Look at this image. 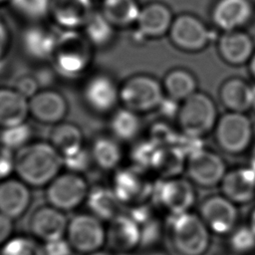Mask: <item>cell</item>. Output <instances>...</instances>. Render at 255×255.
I'll use <instances>...</instances> for the list:
<instances>
[{
	"label": "cell",
	"instance_id": "5bb4252c",
	"mask_svg": "<svg viewBox=\"0 0 255 255\" xmlns=\"http://www.w3.org/2000/svg\"><path fill=\"white\" fill-rule=\"evenodd\" d=\"M68 222L65 212L47 203L33 210L28 227L34 238L42 243H47L64 238Z\"/></svg>",
	"mask_w": 255,
	"mask_h": 255
},
{
	"label": "cell",
	"instance_id": "4316f807",
	"mask_svg": "<svg viewBox=\"0 0 255 255\" xmlns=\"http://www.w3.org/2000/svg\"><path fill=\"white\" fill-rule=\"evenodd\" d=\"M93 162L105 171L118 169L124 158V151L120 140L113 135H100L96 137L90 147Z\"/></svg>",
	"mask_w": 255,
	"mask_h": 255
},
{
	"label": "cell",
	"instance_id": "44dd1931",
	"mask_svg": "<svg viewBox=\"0 0 255 255\" xmlns=\"http://www.w3.org/2000/svg\"><path fill=\"white\" fill-rule=\"evenodd\" d=\"M32 202L31 187L18 177L0 181V212L16 220L23 216Z\"/></svg>",
	"mask_w": 255,
	"mask_h": 255
},
{
	"label": "cell",
	"instance_id": "2e32d148",
	"mask_svg": "<svg viewBox=\"0 0 255 255\" xmlns=\"http://www.w3.org/2000/svg\"><path fill=\"white\" fill-rule=\"evenodd\" d=\"M106 244L114 253L128 254L134 251L141 244L139 223L131 215H118L109 221Z\"/></svg>",
	"mask_w": 255,
	"mask_h": 255
},
{
	"label": "cell",
	"instance_id": "8992f818",
	"mask_svg": "<svg viewBox=\"0 0 255 255\" xmlns=\"http://www.w3.org/2000/svg\"><path fill=\"white\" fill-rule=\"evenodd\" d=\"M65 238L74 252L88 255L106 245L107 226L91 212L78 213L69 220Z\"/></svg>",
	"mask_w": 255,
	"mask_h": 255
},
{
	"label": "cell",
	"instance_id": "f1b7e54d",
	"mask_svg": "<svg viewBox=\"0 0 255 255\" xmlns=\"http://www.w3.org/2000/svg\"><path fill=\"white\" fill-rule=\"evenodd\" d=\"M141 115L125 108L119 107L111 114L110 130L112 135L120 141H130L135 139L142 128Z\"/></svg>",
	"mask_w": 255,
	"mask_h": 255
},
{
	"label": "cell",
	"instance_id": "ba28073f",
	"mask_svg": "<svg viewBox=\"0 0 255 255\" xmlns=\"http://www.w3.org/2000/svg\"><path fill=\"white\" fill-rule=\"evenodd\" d=\"M218 146L230 154L244 152L253 139V125L243 113L227 112L218 118L213 129Z\"/></svg>",
	"mask_w": 255,
	"mask_h": 255
},
{
	"label": "cell",
	"instance_id": "4dcf8cb0",
	"mask_svg": "<svg viewBox=\"0 0 255 255\" xmlns=\"http://www.w3.org/2000/svg\"><path fill=\"white\" fill-rule=\"evenodd\" d=\"M140 8L136 0H104L101 12L117 28H133Z\"/></svg>",
	"mask_w": 255,
	"mask_h": 255
},
{
	"label": "cell",
	"instance_id": "6da1fadb",
	"mask_svg": "<svg viewBox=\"0 0 255 255\" xmlns=\"http://www.w3.org/2000/svg\"><path fill=\"white\" fill-rule=\"evenodd\" d=\"M63 168V157L49 140H34L16 152L15 173L31 188L46 187Z\"/></svg>",
	"mask_w": 255,
	"mask_h": 255
},
{
	"label": "cell",
	"instance_id": "83f0119b",
	"mask_svg": "<svg viewBox=\"0 0 255 255\" xmlns=\"http://www.w3.org/2000/svg\"><path fill=\"white\" fill-rule=\"evenodd\" d=\"M86 202L90 212L103 221H110L123 213L122 206L124 204L112 187L95 186L91 188Z\"/></svg>",
	"mask_w": 255,
	"mask_h": 255
},
{
	"label": "cell",
	"instance_id": "b9f144b4",
	"mask_svg": "<svg viewBox=\"0 0 255 255\" xmlns=\"http://www.w3.org/2000/svg\"><path fill=\"white\" fill-rule=\"evenodd\" d=\"M14 236V219L0 212V247Z\"/></svg>",
	"mask_w": 255,
	"mask_h": 255
},
{
	"label": "cell",
	"instance_id": "e0dca14e",
	"mask_svg": "<svg viewBox=\"0 0 255 255\" xmlns=\"http://www.w3.org/2000/svg\"><path fill=\"white\" fill-rule=\"evenodd\" d=\"M173 19L167 5L161 2H151L140 8L133 28L136 35L142 40L158 39L167 36Z\"/></svg>",
	"mask_w": 255,
	"mask_h": 255
},
{
	"label": "cell",
	"instance_id": "4fadbf2b",
	"mask_svg": "<svg viewBox=\"0 0 255 255\" xmlns=\"http://www.w3.org/2000/svg\"><path fill=\"white\" fill-rule=\"evenodd\" d=\"M199 216L210 232L228 235L237 226L238 210L236 204L223 194L211 195L201 202Z\"/></svg>",
	"mask_w": 255,
	"mask_h": 255
},
{
	"label": "cell",
	"instance_id": "cb8c5ba5",
	"mask_svg": "<svg viewBox=\"0 0 255 255\" xmlns=\"http://www.w3.org/2000/svg\"><path fill=\"white\" fill-rule=\"evenodd\" d=\"M219 100L228 112L245 114L253 107L254 87L242 79L230 78L221 85Z\"/></svg>",
	"mask_w": 255,
	"mask_h": 255
},
{
	"label": "cell",
	"instance_id": "52a82bcc",
	"mask_svg": "<svg viewBox=\"0 0 255 255\" xmlns=\"http://www.w3.org/2000/svg\"><path fill=\"white\" fill-rule=\"evenodd\" d=\"M90 189L83 174L65 170L45 187V197L48 204L63 212H69L87 201Z\"/></svg>",
	"mask_w": 255,
	"mask_h": 255
},
{
	"label": "cell",
	"instance_id": "603a6c76",
	"mask_svg": "<svg viewBox=\"0 0 255 255\" xmlns=\"http://www.w3.org/2000/svg\"><path fill=\"white\" fill-rule=\"evenodd\" d=\"M222 194L235 204H245L255 197V170L238 167L227 170L221 183Z\"/></svg>",
	"mask_w": 255,
	"mask_h": 255
},
{
	"label": "cell",
	"instance_id": "ac0fdd59",
	"mask_svg": "<svg viewBox=\"0 0 255 255\" xmlns=\"http://www.w3.org/2000/svg\"><path fill=\"white\" fill-rule=\"evenodd\" d=\"M57 41L58 34L39 23H32L26 27L20 36V46L23 53L36 62L52 60Z\"/></svg>",
	"mask_w": 255,
	"mask_h": 255
},
{
	"label": "cell",
	"instance_id": "484cf974",
	"mask_svg": "<svg viewBox=\"0 0 255 255\" xmlns=\"http://www.w3.org/2000/svg\"><path fill=\"white\" fill-rule=\"evenodd\" d=\"M29 100L13 87L0 88V129L27 122Z\"/></svg>",
	"mask_w": 255,
	"mask_h": 255
},
{
	"label": "cell",
	"instance_id": "ffe728a7",
	"mask_svg": "<svg viewBox=\"0 0 255 255\" xmlns=\"http://www.w3.org/2000/svg\"><path fill=\"white\" fill-rule=\"evenodd\" d=\"M93 13L92 0H51L49 16L61 30H82Z\"/></svg>",
	"mask_w": 255,
	"mask_h": 255
},
{
	"label": "cell",
	"instance_id": "e575fe53",
	"mask_svg": "<svg viewBox=\"0 0 255 255\" xmlns=\"http://www.w3.org/2000/svg\"><path fill=\"white\" fill-rule=\"evenodd\" d=\"M0 255H46L44 245L32 235H14L0 247Z\"/></svg>",
	"mask_w": 255,
	"mask_h": 255
},
{
	"label": "cell",
	"instance_id": "d590c367",
	"mask_svg": "<svg viewBox=\"0 0 255 255\" xmlns=\"http://www.w3.org/2000/svg\"><path fill=\"white\" fill-rule=\"evenodd\" d=\"M10 4L19 16L32 23H38L50 15L51 0H10Z\"/></svg>",
	"mask_w": 255,
	"mask_h": 255
},
{
	"label": "cell",
	"instance_id": "1f68e13d",
	"mask_svg": "<svg viewBox=\"0 0 255 255\" xmlns=\"http://www.w3.org/2000/svg\"><path fill=\"white\" fill-rule=\"evenodd\" d=\"M49 141L62 156L71 154L85 146L84 133L80 127L65 121L53 126Z\"/></svg>",
	"mask_w": 255,
	"mask_h": 255
},
{
	"label": "cell",
	"instance_id": "681fc988",
	"mask_svg": "<svg viewBox=\"0 0 255 255\" xmlns=\"http://www.w3.org/2000/svg\"><path fill=\"white\" fill-rule=\"evenodd\" d=\"M10 2V0H0V4H2V3H5V2Z\"/></svg>",
	"mask_w": 255,
	"mask_h": 255
},
{
	"label": "cell",
	"instance_id": "74e56055",
	"mask_svg": "<svg viewBox=\"0 0 255 255\" xmlns=\"http://www.w3.org/2000/svg\"><path fill=\"white\" fill-rule=\"evenodd\" d=\"M62 157L65 170L80 174H83L92 166V164H94L90 148H87L86 146Z\"/></svg>",
	"mask_w": 255,
	"mask_h": 255
},
{
	"label": "cell",
	"instance_id": "836d02e7",
	"mask_svg": "<svg viewBox=\"0 0 255 255\" xmlns=\"http://www.w3.org/2000/svg\"><path fill=\"white\" fill-rule=\"evenodd\" d=\"M34 137V129L27 122L0 129V143L15 153L30 144Z\"/></svg>",
	"mask_w": 255,
	"mask_h": 255
},
{
	"label": "cell",
	"instance_id": "60d3db41",
	"mask_svg": "<svg viewBox=\"0 0 255 255\" xmlns=\"http://www.w3.org/2000/svg\"><path fill=\"white\" fill-rule=\"evenodd\" d=\"M46 255H71L74 251L66 238L43 243Z\"/></svg>",
	"mask_w": 255,
	"mask_h": 255
},
{
	"label": "cell",
	"instance_id": "7c38bea8",
	"mask_svg": "<svg viewBox=\"0 0 255 255\" xmlns=\"http://www.w3.org/2000/svg\"><path fill=\"white\" fill-rule=\"evenodd\" d=\"M154 197L159 206L170 215L190 211L196 200L193 183L178 176L165 178L154 187Z\"/></svg>",
	"mask_w": 255,
	"mask_h": 255
},
{
	"label": "cell",
	"instance_id": "9a60e30c",
	"mask_svg": "<svg viewBox=\"0 0 255 255\" xmlns=\"http://www.w3.org/2000/svg\"><path fill=\"white\" fill-rule=\"evenodd\" d=\"M69 105L57 90L45 88L29 99V115L39 124L55 126L65 121Z\"/></svg>",
	"mask_w": 255,
	"mask_h": 255
},
{
	"label": "cell",
	"instance_id": "ee69618b",
	"mask_svg": "<svg viewBox=\"0 0 255 255\" xmlns=\"http://www.w3.org/2000/svg\"><path fill=\"white\" fill-rule=\"evenodd\" d=\"M248 65H249V72H250L252 78H253L254 81H255V53H254V55L252 56L251 60L248 62Z\"/></svg>",
	"mask_w": 255,
	"mask_h": 255
},
{
	"label": "cell",
	"instance_id": "f35d334b",
	"mask_svg": "<svg viewBox=\"0 0 255 255\" xmlns=\"http://www.w3.org/2000/svg\"><path fill=\"white\" fill-rule=\"evenodd\" d=\"M19 94H21L26 99H31L40 90V82L37 77L33 75H22L20 76L13 87Z\"/></svg>",
	"mask_w": 255,
	"mask_h": 255
},
{
	"label": "cell",
	"instance_id": "7bdbcfd3",
	"mask_svg": "<svg viewBox=\"0 0 255 255\" xmlns=\"http://www.w3.org/2000/svg\"><path fill=\"white\" fill-rule=\"evenodd\" d=\"M11 44V34L9 27L0 18V62L5 58Z\"/></svg>",
	"mask_w": 255,
	"mask_h": 255
},
{
	"label": "cell",
	"instance_id": "8d00e7d4",
	"mask_svg": "<svg viewBox=\"0 0 255 255\" xmlns=\"http://www.w3.org/2000/svg\"><path fill=\"white\" fill-rule=\"evenodd\" d=\"M228 236V244L233 254L247 255L255 251V232L249 225L236 226Z\"/></svg>",
	"mask_w": 255,
	"mask_h": 255
},
{
	"label": "cell",
	"instance_id": "277c9868",
	"mask_svg": "<svg viewBox=\"0 0 255 255\" xmlns=\"http://www.w3.org/2000/svg\"><path fill=\"white\" fill-rule=\"evenodd\" d=\"M164 98L161 82L149 74H134L120 84L121 106L139 115L157 110Z\"/></svg>",
	"mask_w": 255,
	"mask_h": 255
},
{
	"label": "cell",
	"instance_id": "f546056e",
	"mask_svg": "<svg viewBox=\"0 0 255 255\" xmlns=\"http://www.w3.org/2000/svg\"><path fill=\"white\" fill-rule=\"evenodd\" d=\"M161 84L165 97L178 103H182L197 92L195 77L189 71L182 68L168 71Z\"/></svg>",
	"mask_w": 255,
	"mask_h": 255
},
{
	"label": "cell",
	"instance_id": "bcb514c9",
	"mask_svg": "<svg viewBox=\"0 0 255 255\" xmlns=\"http://www.w3.org/2000/svg\"><path fill=\"white\" fill-rule=\"evenodd\" d=\"M88 255H115V253L112 252V251H106V250L101 249V250H98V251H96V252L90 253V254H88Z\"/></svg>",
	"mask_w": 255,
	"mask_h": 255
},
{
	"label": "cell",
	"instance_id": "5b68a950",
	"mask_svg": "<svg viewBox=\"0 0 255 255\" xmlns=\"http://www.w3.org/2000/svg\"><path fill=\"white\" fill-rule=\"evenodd\" d=\"M176 121L182 134L201 138L215 128L216 105L210 96L197 91L180 103Z\"/></svg>",
	"mask_w": 255,
	"mask_h": 255
},
{
	"label": "cell",
	"instance_id": "d6986e66",
	"mask_svg": "<svg viewBox=\"0 0 255 255\" xmlns=\"http://www.w3.org/2000/svg\"><path fill=\"white\" fill-rule=\"evenodd\" d=\"M253 16L250 0H218L211 11L213 24L223 32L241 30Z\"/></svg>",
	"mask_w": 255,
	"mask_h": 255
},
{
	"label": "cell",
	"instance_id": "30bf717a",
	"mask_svg": "<svg viewBox=\"0 0 255 255\" xmlns=\"http://www.w3.org/2000/svg\"><path fill=\"white\" fill-rule=\"evenodd\" d=\"M185 171L193 184L203 188L220 185L227 172L222 157L203 147L187 155Z\"/></svg>",
	"mask_w": 255,
	"mask_h": 255
},
{
	"label": "cell",
	"instance_id": "f907efd6",
	"mask_svg": "<svg viewBox=\"0 0 255 255\" xmlns=\"http://www.w3.org/2000/svg\"><path fill=\"white\" fill-rule=\"evenodd\" d=\"M232 255H235V254H232Z\"/></svg>",
	"mask_w": 255,
	"mask_h": 255
},
{
	"label": "cell",
	"instance_id": "8fae6325",
	"mask_svg": "<svg viewBox=\"0 0 255 255\" xmlns=\"http://www.w3.org/2000/svg\"><path fill=\"white\" fill-rule=\"evenodd\" d=\"M171 44L184 52H199L209 44L211 33L196 16L181 14L174 17L167 34Z\"/></svg>",
	"mask_w": 255,
	"mask_h": 255
},
{
	"label": "cell",
	"instance_id": "d4e9b609",
	"mask_svg": "<svg viewBox=\"0 0 255 255\" xmlns=\"http://www.w3.org/2000/svg\"><path fill=\"white\" fill-rule=\"evenodd\" d=\"M112 186L123 204L135 203L148 192V184L142 172L134 168L119 169Z\"/></svg>",
	"mask_w": 255,
	"mask_h": 255
},
{
	"label": "cell",
	"instance_id": "d6a6232c",
	"mask_svg": "<svg viewBox=\"0 0 255 255\" xmlns=\"http://www.w3.org/2000/svg\"><path fill=\"white\" fill-rule=\"evenodd\" d=\"M117 30L101 11H94L81 31L94 48L103 49L112 45L116 38Z\"/></svg>",
	"mask_w": 255,
	"mask_h": 255
},
{
	"label": "cell",
	"instance_id": "7a4b0ae2",
	"mask_svg": "<svg viewBox=\"0 0 255 255\" xmlns=\"http://www.w3.org/2000/svg\"><path fill=\"white\" fill-rule=\"evenodd\" d=\"M94 49L81 30H62L52 58L55 72L69 80L80 78L92 65Z\"/></svg>",
	"mask_w": 255,
	"mask_h": 255
},
{
	"label": "cell",
	"instance_id": "7dc6e473",
	"mask_svg": "<svg viewBox=\"0 0 255 255\" xmlns=\"http://www.w3.org/2000/svg\"><path fill=\"white\" fill-rule=\"evenodd\" d=\"M250 166L255 170V145L252 148L251 156H250Z\"/></svg>",
	"mask_w": 255,
	"mask_h": 255
},
{
	"label": "cell",
	"instance_id": "f6af8a7d",
	"mask_svg": "<svg viewBox=\"0 0 255 255\" xmlns=\"http://www.w3.org/2000/svg\"><path fill=\"white\" fill-rule=\"evenodd\" d=\"M251 229L255 232V208L252 210L251 214H250V218H249V224H248Z\"/></svg>",
	"mask_w": 255,
	"mask_h": 255
},
{
	"label": "cell",
	"instance_id": "ab89813d",
	"mask_svg": "<svg viewBox=\"0 0 255 255\" xmlns=\"http://www.w3.org/2000/svg\"><path fill=\"white\" fill-rule=\"evenodd\" d=\"M16 153L0 143V181L12 176L15 172Z\"/></svg>",
	"mask_w": 255,
	"mask_h": 255
},
{
	"label": "cell",
	"instance_id": "3957f363",
	"mask_svg": "<svg viewBox=\"0 0 255 255\" xmlns=\"http://www.w3.org/2000/svg\"><path fill=\"white\" fill-rule=\"evenodd\" d=\"M168 234L179 255H204L210 246V230L199 214L191 211L170 215Z\"/></svg>",
	"mask_w": 255,
	"mask_h": 255
},
{
	"label": "cell",
	"instance_id": "9c48e42d",
	"mask_svg": "<svg viewBox=\"0 0 255 255\" xmlns=\"http://www.w3.org/2000/svg\"><path fill=\"white\" fill-rule=\"evenodd\" d=\"M82 98L93 113L111 115L121 106L120 84L107 73H95L86 79L82 87Z\"/></svg>",
	"mask_w": 255,
	"mask_h": 255
},
{
	"label": "cell",
	"instance_id": "c3c4849f",
	"mask_svg": "<svg viewBox=\"0 0 255 255\" xmlns=\"http://www.w3.org/2000/svg\"><path fill=\"white\" fill-rule=\"evenodd\" d=\"M252 109H255V87H254V100H253V107Z\"/></svg>",
	"mask_w": 255,
	"mask_h": 255
},
{
	"label": "cell",
	"instance_id": "7402d4cb",
	"mask_svg": "<svg viewBox=\"0 0 255 255\" xmlns=\"http://www.w3.org/2000/svg\"><path fill=\"white\" fill-rule=\"evenodd\" d=\"M217 51L225 63L239 66L251 60L255 53V46L248 33L242 30L226 31L217 40Z\"/></svg>",
	"mask_w": 255,
	"mask_h": 255
}]
</instances>
